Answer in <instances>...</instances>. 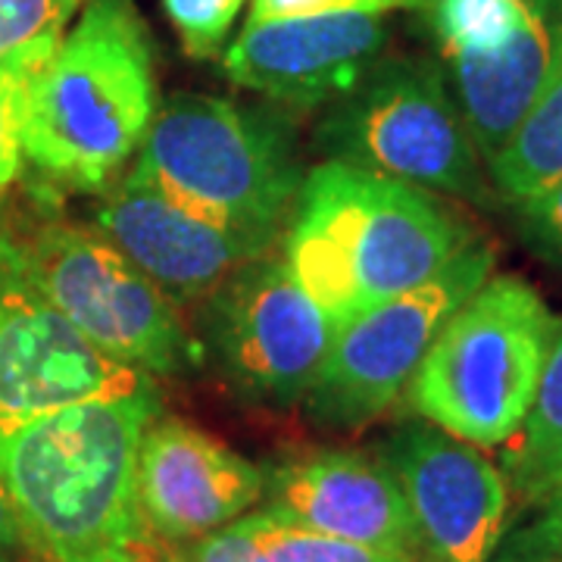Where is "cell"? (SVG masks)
Returning a JSON list of instances; mask_svg holds the SVG:
<instances>
[{"mask_svg": "<svg viewBox=\"0 0 562 562\" xmlns=\"http://www.w3.org/2000/svg\"><path fill=\"white\" fill-rule=\"evenodd\" d=\"M154 387L76 403L0 435V479L22 541L44 562H140L157 543L138 503Z\"/></svg>", "mask_w": 562, "mask_h": 562, "instance_id": "6da1fadb", "label": "cell"}, {"mask_svg": "<svg viewBox=\"0 0 562 562\" xmlns=\"http://www.w3.org/2000/svg\"><path fill=\"white\" fill-rule=\"evenodd\" d=\"M281 257L335 328L435 279L475 238L441 194L325 160L306 172Z\"/></svg>", "mask_w": 562, "mask_h": 562, "instance_id": "7a4b0ae2", "label": "cell"}, {"mask_svg": "<svg viewBox=\"0 0 562 562\" xmlns=\"http://www.w3.org/2000/svg\"><path fill=\"white\" fill-rule=\"evenodd\" d=\"M154 44L128 0H88L72 32L35 72L22 150L72 191H106L157 116Z\"/></svg>", "mask_w": 562, "mask_h": 562, "instance_id": "3957f363", "label": "cell"}, {"mask_svg": "<svg viewBox=\"0 0 562 562\" xmlns=\"http://www.w3.org/2000/svg\"><path fill=\"white\" fill-rule=\"evenodd\" d=\"M138 166L184 210L269 244L284 235L306 179L284 113L210 94L166 98Z\"/></svg>", "mask_w": 562, "mask_h": 562, "instance_id": "277c9868", "label": "cell"}, {"mask_svg": "<svg viewBox=\"0 0 562 562\" xmlns=\"http://www.w3.org/2000/svg\"><path fill=\"white\" fill-rule=\"evenodd\" d=\"M560 319L519 276H491L443 322L406 387L419 419L475 447L516 438Z\"/></svg>", "mask_w": 562, "mask_h": 562, "instance_id": "5b68a950", "label": "cell"}, {"mask_svg": "<svg viewBox=\"0 0 562 562\" xmlns=\"http://www.w3.org/2000/svg\"><path fill=\"white\" fill-rule=\"evenodd\" d=\"M325 160L419 184L431 194L491 206L497 191L441 66L422 57L379 60L316 128Z\"/></svg>", "mask_w": 562, "mask_h": 562, "instance_id": "8992f818", "label": "cell"}, {"mask_svg": "<svg viewBox=\"0 0 562 562\" xmlns=\"http://www.w3.org/2000/svg\"><path fill=\"white\" fill-rule=\"evenodd\" d=\"M10 228L25 281L106 357L147 375H179L203 362L179 306L103 232L72 222Z\"/></svg>", "mask_w": 562, "mask_h": 562, "instance_id": "52a82bcc", "label": "cell"}, {"mask_svg": "<svg viewBox=\"0 0 562 562\" xmlns=\"http://www.w3.org/2000/svg\"><path fill=\"white\" fill-rule=\"evenodd\" d=\"M494 260L491 244L472 241L435 279L338 325L303 397L310 419L360 428L384 416L406 394L443 322L491 279Z\"/></svg>", "mask_w": 562, "mask_h": 562, "instance_id": "ba28073f", "label": "cell"}, {"mask_svg": "<svg viewBox=\"0 0 562 562\" xmlns=\"http://www.w3.org/2000/svg\"><path fill=\"white\" fill-rule=\"evenodd\" d=\"M201 322L222 379L262 406L306 397L335 331L276 247L222 281L203 301Z\"/></svg>", "mask_w": 562, "mask_h": 562, "instance_id": "9c48e42d", "label": "cell"}, {"mask_svg": "<svg viewBox=\"0 0 562 562\" xmlns=\"http://www.w3.org/2000/svg\"><path fill=\"white\" fill-rule=\"evenodd\" d=\"M147 387V372L81 338L25 281L16 235L0 216V435L76 403Z\"/></svg>", "mask_w": 562, "mask_h": 562, "instance_id": "30bf717a", "label": "cell"}, {"mask_svg": "<svg viewBox=\"0 0 562 562\" xmlns=\"http://www.w3.org/2000/svg\"><path fill=\"white\" fill-rule=\"evenodd\" d=\"M401 487L416 562H491L509 519L497 462L425 419L403 422L375 450Z\"/></svg>", "mask_w": 562, "mask_h": 562, "instance_id": "8fae6325", "label": "cell"}, {"mask_svg": "<svg viewBox=\"0 0 562 562\" xmlns=\"http://www.w3.org/2000/svg\"><path fill=\"white\" fill-rule=\"evenodd\" d=\"M98 225L176 306L203 303L244 262L276 247L184 210L138 162L103 191Z\"/></svg>", "mask_w": 562, "mask_h": 562, "instance_id": "7c38bea8", "label": "cell"}, {"mask_svg": "<svg viewBox=\"0 0 562 562\" xmlns=\"http://www.w3.org/2000/svg\"><path fill=\"white\" fill-rule=\"evenodd\" d=\"M384 13H328L247 22L225 50V76L279 106H331L382 60Z\"/></svg>", "mask_w": 562, "mask_h": 562, "instance_id": "4fadbf2b", "label": "cell"}, {"mask_svg": "<svg viewBox=\"0 0 562 562\" xmlns=\"http://www.w3.org/2000/svg\"><path fill=\"white\" fill-rule=\"evenodd\" d=\"M266 472L228 443L176 416H154L138 447V503L150 535L188 543L247 516Z\"/></svg>", "mask_w": 562, "mask_h": 562, "instance_id": "5bb4252c", "label": "cell"}, {"mask_svg": "<svg viewBox=\"0 0 562 562\" xmlns=\"http://www.w3.org/2000/svg\"><path fill=\"white\" fill-rule=\"evenodd\" d=\"M266 509L328 538L413 553V525L394 475L360 450H306L266 475Z\"/></svg>", "mask_w": 562, "mask_h": 562, "instance_id": "9a60e30c", "label": "cell"}, {"mask_svg": "<svg viewBox=\"0 0 562 562\" xmlns=\"http://www.w3.org/2000/svg\"><path fill=\"white\" fill-rule=\"evenodd\" d=\"M562 0H428L425 20L447 66L503 60Z\"/></svg>", "mask_w": 562, "mask_h": 562, "instance_id": "2e32d148", "label": "cell"}, {"mask_svg": "<svg viewBox=\"0 0 562 562\" xmlns=\"http://www.w3.org/2000/svg\"><path fill=\"white\" fill-rule=\"evenodd\" d=\"M487 176L506 203L525 201L562 179V44L538 101L501 154L487 162Z\"/></svg>", "mask_w": 562, "mask_h": 562, "instance_id": "e0dca14e", "label": "cell"}, {"mask_svg": "<svg viewBox=\"0 0 562 562\" xmlns=\"http://www.w3.org/2000/svg\"><path fill=\"white\" fill-rule=\"evenodd\" d=\"M503 447L509 494L531 506L562 475V322L522 428Z\"/></svg>", "mask_w": 562, "mask_h": 562, "instance_id": "ac0fdd59", "label": "cell"}, {"mask_svg": "<svg viewBox=\"0 0 562 562\" xmlns=\"http://www.w3.org/2000/svg\"><path fill=\"white\" fill-rule=\"evenodd\" d=\"M250 525L269 562H416L409 553L375 550L310 531L291 519H281L272 509L250 513Z\"/></svg>", "mask_w": 562, "mask_h": 562, "instance_id": "d6986e66", "label": "cell"}, {"mask_svg": "<svg viewBox=\"0 0 562 562\" xmlns=\"http://www.w3.org/2000/svg\"><path fill=\"white\" fill-rule=\"evenodd\" d=\"M63 35L41 38L0 60V194L20 179L25 150H22V116L29 85L47 57L57 50Z\"/></svg>", "mask_w": 562, "mask_h": 562, "instance_id": "ffe728a7", "label": "cell"}, {"mask_svg": "<svg viewBox=\"0 0 562 562\" xmlns=\"http://www.w3.org/2000/svg\"><path fill=\"white\" fill-rule=\"evenodd\" d=\"M528 509L531 519L503 535L491 562H562V475Z\"/></svg>", "mask_w": 562, "mask_h": 562, "instance_id": "44dd1931", "label": "cell"}, {"mask_svg": "<svg viewBox=\"0 0 562 562\" xmlns=\"http://www.w3.org/2000/svg\"><path fill=\"white\" fill-rule=\"evenodd\" d=\"M244 3L247 0H162V10L176 25L184 54L194 60H213Z\"/></svg>", "mask_w": 562, "mask_h": 562, "instance_id": "7402d4cb", "label": "cell"}, {"mask_svg": "<svg viewBox=\"0 0 562 562\" xmlns=\"http://www.w3.org/2000/svg\"><path fill=\"white\" fill-rule=\"evenodd\" d=\"M81 0H0V60L50 35H63Z\"/></svg>", "mask_w": 562, "mask_h": 562, "instance_id": "603a6c76", "label": "cell"}, {"mask_svg": "<svg viewBox=\"0 0 562 562\" xmlns=\"http://www.w3.org/2000/svg\"><path fill=\"white\" fill-rule=\"evenodd\" d=\"M516 228L541 260L562 269V179L543 191L513 203Z\"/></svg>", "mask_w": 562, "mask_h": 562, "instance_id": "cb8c5ba5", "label": "cell"}, {"mask_svg": "<svg viewBox=\"0 0 562 562\" xmlns=\"http://www.w3.org/2000/svg\"><path fill=\"white\" fill-rule=\"evenodd\" d=\"M428 0H250V20H301V16H328V13H397V10H425Z\"/></svg>", "mask_w": 562, "mask_h": 562, "instance_id": "d4e9b609", "label": "cell"}, {"mask_svg": "<svg viewBox=\"0 0 562 562\" xmlns=\"http://www.w3.org/2000/svg\"><path fill=\"white\" fill-rule=\"evenodd\" d=\"M20 541L22 535L20 522H16V513H13V501L7 494V484L0 479V562H3V553H10Z\"/></svg>", "mask_w": 562, "mask_h": 562, "instance_id": "484cf974", "label": "cell"}, {"mask_svg": "<svg viewBox=\"0 0 562 562\" xmlns=\"http://www.w3.org/2000/svg\"><path fill=\"white\" fill-rule=\"evenodd\" d=\"M140 562H162L160 560V541L154 543V547H150V550L144 553V560H140Z\"/></svg>", "mask_w": 562, "mask_h": 562, "instance_id": "4316f807", "label": "cell"}]
</instances>
